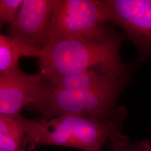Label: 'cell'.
I'll list each match as a JSON object with an SVG mask.
<instances>
[{"mask_svg":"<svg viewBox=\"0 0 151 151\" xmlns=\"http://www.w3.org/2000/svg\"><path fill=\"white\" fill-rule=\"evenodd\" d=\"M59 0H22L16 18L9 24V36L42 48L53 11Z\"/></svg>","mask_w":151,"mask_h":151,"instance_id":"6","label":"cell"},{"mask_svg":"<svg viewBox=\"0 0 151 151\" xmlns=\"http://www.w3.org/2000/svg\"><path fill=\"white\" fill-rule=\"evenodd\" d=\"M127 76H118L104 85L78 91L41 87L34 103L49 119L63 114L78 115L100 120H124L126 111L116 108Z\"/></svg>","mask_w":151,"mask_h":151,"instance_id":"3","label":"cell"},{"mask_svg":"<svg viewBox=\"0 0 151 151\" xmlns=\"http://www.w3.org/2000/svg\"><path fill=\"white\" fill-rule=\"evenodd\" d=\"M39 50L21 39L0 34V73L16 67L22 57H38Z\"/></svg>","mask_w":151,"mask_h":151,"instance_id":"9","label":"cell"},{"mask_svg":"<svg viewBox=\"0 0 151 151\" xmlns=\"http://www.w3.org/2000/svg\"><path fill=\"white\" fill-rule=\"evenodd\" d=\"M107 22L100 1L59 0L42 48L61 40L100 35L108 30Z\"/></svg>","mask_w":151,"mask_h":151,"instance_id":"4","label":"cell"},{"mask_svg":"<svg viewBox=\"0 0 151 151\" xmlns=\"http://www.w3.org/2000/svg\"><path fill=\"white\" fill-rule=\"evenodd\" d=\"M24 119L21 114H0V148L5 151H31L27 142Z\"/></svg>","mask_w":151,"mask_h":151,"instance_id":"8","label":"cell"},{"mask_svg":"<svg viewBox=\"0 0 151 151\" xmlns=\"http://www.w3.org/2000/svg\"><path fill=\"white\" fill-rule=\"evenodd\" d=\"M22 0H0V27L16 18Z\"/></svg>","mask_w":151,"mask_h":151,"instance_id":"10","label":"cell"},{"mask_svg":"<svg viewBox=\"0 0 151 151\" xmlns=\"http://www.w3.org/2000/svg\"><path fill=\"white\" fill-rule=\"evenodd\" d=\"M122 36L109 30L100 35L61 40L40 49L41 74L65 75L92 69L128 73L120 58Z\"/></svg>","mask_w":151,"mask_h":151,"instance_id":"1","label":"cell"},{"mask_svg":"<svg viewBox=\"0 0 151 151\" xmlns=\"http://www.w3.org/2000/svg\"><path fill=\"white\" fill-rule=\"evenodd\" d=\"M123 121H104L63 114L48 120L25 118L24 123L27 142L31 151L38 146L52 145L83 151H102L106 142H128L121 131Z\"/></svg>","mask_w":151,"mask_h":151,"instance_id":"2","label":"cell"},{"mask_svg":"<svg viewBox=\"0 0 151 151\" xmlns=\"http://www.w3.org/2000/svg\"><path fill=\"white\" fill-rule=\"evenodd\" d=\"M108 151H151V142L144 140L129 144L128 142H108Z\"/></svg>","mask_w":151,"mask_h":151,"instance_id":"11","label":"cell"},{"mask_svg":"<svg viewBox=\"0 0 151 151\" xmlns=\"http://www.w3.org/2000/svg\"><path fill=\"white\" fill-rule=\"evenodd\" d=\"M107 22L118 24L142 57L151 55V0L100 1Z\"/></svg>","mask_w":151,"mask_h":151,"instance_id":"5","label":"cell"},{"mask_svg":"<svg viewBox=\"0 0 151 151\" xmlns=\"http://www.w3.org/2000/svg\"><path fill=\"white\" fill-rule=\"evenodd\" d=\"M0 151H4V150H2L1 148H0Z\"/></svg>","mask_w":151,"mask_h":151,"instance_id":"12","label":"cell"},{"mask_svg":"<svg viewBox=\"0 0 151 151\" xmlns=\"http://www.w3.org/2000/svg\"><path fill=\"white\" fill-rule=\"evenodd\" d=\"M41 86V76L23 72L17 65L0 74V114L20 115L22 108L35 101Z\"/></svg>","mask_w":151,"mask_h":151,"instance_id":"7","label":"cell"}]
</instances>
